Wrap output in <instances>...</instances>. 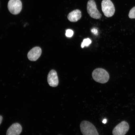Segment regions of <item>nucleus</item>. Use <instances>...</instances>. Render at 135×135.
I'll return each instance as SVG.
<instances>
[{
	"label": "nucleus",
	"mask_w": 135,
	"mask_h": 135,
	"mask_svg": "<svg viewBox=\"0 0 135 135\" xmlns=\"http://www.w3.org/2000/svg\"><path fill=\"white\" fill-rule=\"evenodd\" d=\"M92 76L95 81L101 84L106 83L109 78L108 72L104 69L101 68L95 69L92 73Z\"/></svg>",
	"instance_id": "obj_1"
},
{
	"label": "nucleus",
	"mask_w": 135,
	"mask_h": 135,
	"mask_svg": "<svg viewBox=\"0 0 135 135\" xmlns=\"http://www.w3.org/2000/svg\"><path fill=\"white\" fill-rule=\"evenodd\" d=\"M80 128L83 135H99L95 126L88 121H82L80 124Z\"/></svg>",
	"instance_id": "obj_2"
},
{
	"label": "nucleus",
	"mask_w": 135,
	"mask_h": 135,
	"mask_svg": "<svg viewBox=\"0 0 135 135\" xmlns=\"http://www.w3.org/2000/svg\"><path fill=\"white\" fill-rule=\"evenodd\" d=\"M101 7L103 13L106 17H110L114 15L115 9L113 4L110 0H103Z\"/></svg>",
	"instance_id": "obj_3"
},
{
	"label": "nucleus",
	"mask_w": 135,
	"mask_h": 135,
	"mask_svg": "<svg viewBox=\"0 0 135 135\" xmlns=\"http://www.w3.org/2000/svg\"><path fill=\"white\" fill-rule=\"evenodd\" d=\"M87 11L89 16L92 18L99 19L101 17L102 15L98 10L94 0H89L88 2Z\"/></svg>",
	"instance_id": "obj_4"
},
{
	"label": "nucleus",
	"mask_w": 135,
	"mask_h": 135,
	"mask_svg": "<svg viewBox=\"0 0 135 135\" xmlns=\"http://www.w3.org/2000/svg\"><path fill=\"white\" fill-rule=\"evenodd\" d=\"M8 7L10 12L13 15H17L21 12L22 4L20 0H9Z\"/></svg>",
	"instance_id": "obj_5"
},
{
	"label": "nucleus",
	"mask_w": 135,
	"mask_h": 135,
	"mask_svg": "<svg viewBox=\"0 0 135 135\" xmlns=\"http://www.w3.org/2000/svg\"><path fill=\"white\" fill-rule=\"evenodd\" d=\"M129 129L128 123L124 121L118 124L113 130V135H124L126 134Z\"/></svg>",
	"instance_id": "obj_6"
},
{
	"label": "nucleus",
	"mask_w": 135,
	"mask_h": 135,
	"mask_svg": "<svg viewBox=\"0 0 135 135\" xmlns=\"http://www.w3.org/2000/svg\"><path fill=\"white\" fill-rule=\"evenodd\" d=\"M42 53L41 48L35 47L32 49L28 54V58L31 61H35L40 58Z\"/></svg>",
	"instance_id": "obj_7"
},
{
	"label": "nucleus",
	"mask_w": 135,
	"mask_h": 135,
	"mask_svg": "<svg viewBox=\"0 0 135 135\" xmlns=\"http://www.w3.org/2000/svg\"><path fill=\"white\" fill-rule=\"evenodd\" d=\"M47 80L49 85L50 86L56 87L58 85L59 80L58 75L55 70L50 71L48 74Z\"/></svg>",
	"instance_id": "obj_8"
},
{
	"label": "nucleus",
	"mask_w": 135,
	"mask_h": 135,
	"mask_svg": "<svg viewBox=\"0 0 135 135\" xmlns=\"http://www.w3.org/2000/svg\"><path fill=\"white\" fill-rule=\"evenodd\" d=\"M22 131L21 126L18 123H15L8 128L7 135H19Z\"/></svg>",
	"instance_id": "obj_9"
},
{
	"label": "nucleus",
	"mask_w": 135,
	"mask_h": 135,
	"mask_svg": "<svg viewBox=\"0 0 135 135\" xmlns=\"http://www.w3.org/2000/svg\"><path fill=\"white\" fill-rule=\"evenodd\" d=\"M81 16V11L79 10L76 9L69 13L67 18L70 21L75 22L80 20Z\"/></svg>",
	"instance_id": "obj_10"
},
{
	"label": "nucleus",
	"mask_w": 135,
	"mask_h": 135,
	"mask_svg": "<svg viewBox=\"0 0 135 135\" xmlns=\"http://www.w3.org/2000/svg\"><path fill=\"white\" fill-rule=\"evenodd\" d=\"M92 41L89 38L84 39L81 45V47L83 48L85 46L88 47L91 43Z\"/></svg>",
	"instance_id": "obj_11"
},
{
	"label": "nucleus",
	"mask_w": 135,
	"mask_h": 135,
	"mask_svg": "<svg viewBox=\"0 0 135 135\" xmlns=\"http://www.w3.org/2000/svg\"><path fill=\"white\" fill-rule=\"evenodd\" d=\"M129 17L132 19L135 18V6L130 10L129 14Z\"/></svg>",
	"instance_id": "obj_12"
},
{
	"label": "nucleus",
	"mask_w": 135,
	"mask_h": 135,
	"mask_svg": "<svg viewBox=\"0 0 135 135\" xmlns=\"http://www.w3.org/2000/svg\"><path fill=\"white\" fill-rule=\"evenodd\" d=\"M73 31L71 30H67L66 31L65 35L68 37H71L73 35Z\"/></svg>",
	"instance_id": "obj_13"
},
{
	"label": "nucleus",
	"mask_w": 135,
	"mask_h": 135,
	"mask_svg": "<svg viewBox=\"0 0 135 135\" xmlns=\"http://www.w3.org/2000/svg\"><path fill=\"white\" fill-rule=\"evenodd\" d=\"M91 31L92 33L94 34V35H97L98 33V30L95 28H92V29L91 30Z\"/></svg>",
	"instance_id": "obj_14"
},
{
	"label": "nucleus",
	"mask_w": 135,
	"mask_h": 135,
	"mask_svg": "<svg viewBox=\"0 0 135 135\" xmlns=\"http://www.w3.org/2000/svg\"><path fill=\"white\" fill-rule=\"evenodd\" d=\"M107 122V119H104L102 121V122L103 123H104V124H106V122Z\"/></svg>",
	"instance_id": "obj_15"
},
{
	"label": "nucleus",
	"mask_w": 135,
	"mask_h": 135,
	"mask_svg": "<svg viewBox=\"0 0 135 135\" xmlns=\"http://www.w3.org/2000/svg\"><path fill=\"white\" fill-rule=\"evenodd\" d=\"M3 118L2 116L0 115V124H1L2 122V121Z\"/></svg>",
	"instance_id": "obj_16"
}]
</instances>
